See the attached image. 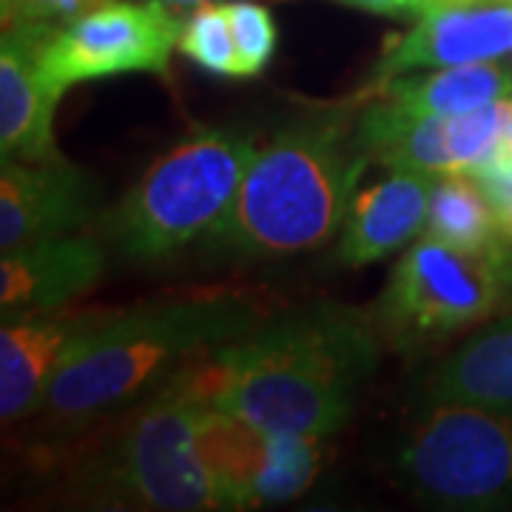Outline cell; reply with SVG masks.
I'll use <instances>...</instances> for the list:
<instances>
[{
    "mask_svg": "<svg viewBox=\"0 0 512 512\" xmlns=\"http://www.w3.org/2000/svg\"><path fill=\"white\" fill-rule=\"evenodd\" d=\"M259 325V311L239 293L111 311L86 333L46 390L40 416L52 430H83L128 410L180 370Z\"/></svg>",
    "mask_w": 512,
    "mask_h": 512,
    "instance_id": "7a4b0ae2",
    "label": "cell"
},
{
    "mask_svg": "<svg viewBox=\"0 0 512 512\" xmlns=\"http://www.w3.org/2000/svg\"><path fill=\"white\" fill-rule=\"evenodd\" d=\"M200 399L174 376L77 458L69 490L80 504L154 512L225 510L197 447Z\"/></svg>",
    "mask_w": 512,
    "mask_h": 512,
    "instance_id": "5b68a950",
    "label": "cell"
},
{
    "mask_svg": "<svg viewBox=\"0 0 512 512\" xmlns=\"http://www.w3.org/2000/svg\"><path fill=\"white\" fill-rule=\"evenodd\" d=\"M111 0H20L15 20L6 26H49V29H60L72 20L89 15L94 9L106 6Z\"/></svg>",
    "mask_w": 512,
    "mask_h": 512,
    "instance_id": "7402d4cb",
    "label": "cell"
},
{
    "mask_svg": "<svg viewBox=\"0 0 512 512\" xmlns=\"http://www.w3.org/2000/svg\"><path fill=\"white\" fill-rule=\"evenodd\" d=\"M100 185L86 171L55 160L0 163V251L66 237L100 220Z\"/></svg>",
    "mask_w": 512,
    "mask_h": 512,
    "instance_id": "9c48e42d",
    "label": "cell"
},
{
    "mask_svg": "<svg viewBox=\"0 0 512 512\" xmlns=\"http://www.w3.org/2000/svg\"><path fill=\"white\" fill-rule=\"evenodd\" d=\"M396 473L439 510L510 507L512 407L421 399L399 441Z\"/></svg>",
    "mask_w": 512,
    "mask_h": 512,
    "instance_id": "52a82bcc",
    "label": "cell"
},
{
    "mask_svg": "<svg viewBox=\"0 0 512 512\" xmlns=\"http://www.w3.org/2000/svg\"><path fill=\"white\" fill-rule=\"evenodd\" d=\"M507 52H512V3L433 6L384 52L367 94L402 74L484 63Z\"/></svg>",
    "mask_w": 512,
    "mask_h": 512,
    "instance_id": "8fae6325",
    "label": "cell"
},
{
    "mask_svg": "<svg viewBox=\"0 0 512 512\" xmlns=\"http://www.w3.org/2000/svg\"><path fill=\"white\" fill-rule=\"evenodd\" d=\"M111 311L3 313L0 328V419L3 427L37 416L46 390L74 345Z\"/></svg>",
    "mask_w": 512,
    "mask_h": 512,
    "instance_id": "30bf717a",
    "label": "cell"
},
{
    "mask_svg": "<svg viewBox=\"0 0 512 512\" xmlns=\"http://www.w3.org/2000/svg\"><path fill=\"white\" fill-rule=\"evenodd\" d=\"M498 160H507V163H512V117H510V123H507V128H504V137H501Z\"/></svg>",
    "mask_w": 512,
    "mask_h": 512,
    "instance_id": "d4e9b609",
    "label": "cell"
},
{
    "mask_svg": "<svg viewBox=\"0 0 512 512\" xmlns=\"http://www.w3.org/2000/svg\"><path fill=\"white\" fill-rule=\"evenodd\" d=\"M165 6H174V9H188V6H200V3H208V0H160Z\"/></svg>",
    "mask_w": 512,
    "mask_h": 512,
    "instance_id": "4316f807",
    "label": "cell"
},
{
    "mask_svg": "<svg viewBox=\"0 0 512 512\" xmlns=\"http://www.w3.org/2000/svg\"><path fill=\"white\" fill-rule=\"evenodd\" d=\"M345 6L362 9V12H373V15H416L433 9L439 0H339Z\"/></svg>",
    "mask_w": 512,
    "mask_h": 512,
    "instance_id": "cb8c5ba5",
    "label": "cell"
},
{
    "mask_svg": "<svg viewBox=\"0 0 512 512\" xmlns=\"http://www.w3.org/2000/svg\"><path fill=\"white\" fill-rule=\"evenodd\" d=\"M180 52L194 60L202 72L237 77V46L225 3L208 0L194 6V15L183 23Z\"/></svg>",
    "mask_w": 512,
    "mask_h": 512,
    "instance_id": "ffe728a7",
    "label": "cell"
},
{
    "mask_svg": "<svg viewBox=\"0 0 512 512\" xmlns=\"http://www.w3.org/2000/svg\"><path fill=\"white\" fill-rule=\"evenodd\" d=\"M180 35L183 23L160 0H111L55 29L40 60L66 89L117 74H165Z\"/></svg>",
    "mask_w": 512,
    "mask_h": 512,
    "instance_id": "ba28073f",
    "label": "cell"
},
{
    "mask_svg": "<svg viewBox=\"0 0 512 512\" xmlns=\"http://www.w3.org/2000/svg\"><path fill=\"white\" fill-rule=\"evenodd\" d=\"M356 111H311L256 151L228 217L208 245L237 259L313 251L342 231L370 154L356 137Z\"/></svg>",
    "mask_w": 512,
    "mask_h": 512,
    "instance_id": "3957f363",
    "label": "cell"
},
{
    "mask_svg": "<svg viewBox=\"0 0 512 512\" xmlns=\"http://www.w3.org/2000/svg\"><path fill=\"white\" fill-rule=\"evenodd\" d=\"M322 436H299V433H271L268 461L254 478L245 510L285 504L311 487L322 467Z\"/></svg>",
    "mask_w": 512,
    "mask_h": 512,
    "instance_id": "d6986e66",
    "label": "cell"
},
{
    "mask_svg": "<svg viewBox=\"0 0 512 512\" xmlns=\"http://www.w3.org/2000/svg\"><path fill=\"white\" fill-rule=\"evenodd\" d=\"M476 177L478 183L484 185V191L490 194L495 211H498V217H501L504 231L512 237V163L495 157L487 168L476 171Z\"/></svg>",
    "mask_w": 512,
    "mask_h": 512,
    "instance_id": "603a6c76",
    "label": "cell"
},
{
    "mask_svg": "<svg viewBox=\"0 0 512 512\" xmlns=\"http://www.w3.org/2000/svg\"><path fill=\"white\" fill-rule=\"evenodd\" d=\"M20 0H0V15H3V29L15 20V12H18Z\"/></svg>",
    "mask_w": 512,
    "mask_h": 512,
    "instance_id": "484cf974",
    "label": "cell"
},
{
    "mask_svg": "<svg viewBox=\"0 0 512 512\" xmlns=\"http://www.w3.org/2000/svg\"><path fill=\"white\" fill-rule=\"evenodd\" d=\"M384 109L402 117L464 114L512 97V74L493 60L447 66L430 74H402L370 94Z\"/></svg>",
    "mask_w": 512,
    "mask_h": 512,
    "instance_id": "9a60e30c",
    "label": "cell"
},
{
    "mask_svg": "<svg viewBox=\"0 0 512 512\" xmlns=\"http://www.w3.org/2000/svg\"><path fill=\"white\" fill-rule=\"evenodd\" d=\"M373 316L316 305L254 330L180 370L194 399L265 433H336L379 365Z\"/></svg>",
    "mask_w": 512,
    "mask_h": 512,
    "instance_id": "6da1fadb",
    "label": "cell"
},
{
    "mask_svg": "<svg viewBox=\"0 0 512 512\" xmlns=\"http://www.w3.org/2000/svg\"><path fill=\"white\" fill-rule=\"evenodd\" d=\"M427 234L461 248H484L512 239L476 174H439L430 197Z\"/></svg>",
    "mask_w": 512,
    "mask_h": 512,
    "instance_id": "ac0fdd59",
    "label": "cell"
},
{
    "mask_svg": "<svg viewBox=\"0 0 512 512\" xmlns=\"http://www.w3.org/2000/svg\"><path fill=\"white\" fill-rule=\"evenodd\" d=\"M225 6L237 46V77H256L265 72L279 43L274 18L254 0H231Z\"/></svg>",
    "mask_w": 512,
    "mask_h": 512,
    "instance_id": "44dd1931",
    "label": "cell"
},
{
    "mask_svg": "<svg viewBox=\"0 0 512 512\" xmlns=\"http://www.w3.org/2000/svg\"><path fill=\"white\" fill-rule=\"evenodd\" d=\"M433 185V174L396 168L382 183L359 191L339 231L336 262L362 268L404 248L427 225Z\"/></svg>",
    "mask_w": 512,
    "mask_h": 512,
    "instance_id": "5bb4252c",
    "label": "cell"
},
{
    "mask_svg": "<svg viewBox=\"0 0 512 512\" xmlns=\"http://www.w3.org/2000/svg\"><path fill=\"white\" fill-rule=\"evenodd\" d=\"M106 256L103 237L86 231L6 251L0 259V308L3 313L66 308L100 282Z\"/></svg>",
    "mask_w": 512,
    "mask_h": 512,
    "instance_id": "4fadbf2b",
    "label": "cell"
},
{
    "mask_svg": "<svg viewBox=\"0 0 512 512\" xmlns=\"http://www.w3.org/2000/svg\"><path fill=\"white\" fill-rule=\"evenodd\" d=\"M197 447L202 464L220 490L225 510H245L248 490L268 461L271 433L239 419L228 410L200 402L197 407Z\"/></svg>",
    "mask_w": 512,
    "mask_h": 512,
    "instance_id": "e0dca14e",
    "label": "cell"
},
{
    "mask_svg": "<svg viewBox=\"0 0 512 512\" xmlns=\"http://www.w3.org/2000/svg\"><path fill=\"white\" fill-rule=\"evenodd\" d=\"M55 29L12 26L0 43V154L3 160H55V114L66 86L46 72L40 52Z\"/></svg>",
    "mask_w": 512,
    "mask_h": 512,
    "instance_id": "7c38bea8",
    "label": "cell"
},
{
    "mask_svg": "<svg viewBox=\"0 0 512 512\" xmlns=\"http://www.w3.org/2000/svg\"><path fill=\"white\" fill-rule=\"evenodd\" d=\"M421 399L512 407V313L444 356L421 384Z\"/></svg>",
    "mask_w": 512,
    "mask_h": 512,
    "instance_id": "2e32d148",
    "label": "cell"
},
{
    "mask_svg": "<svg viewBox=\"0 0 512 512\" xmlns=\"http://www.w3.org/2000/svg\"><path fill=\"white\" fill-rule=\"evenodd\" d=\"M490 3H512V0H490Z\"/></svg>",
    "mask_w": 512,
    "mask_h": 512,
    "instance_id": "83f0119b",
    "label": "cell"
},
{
    "mask_svg": "<svg viewBox=\"0 0 512 512\" xmlns=\"http://www.w3.org/2000/svg\"><path fill=\"white\" fill-rule=\"evenodd\" d=\"M512 308V239L461 248L424 234L384 285L376 330L393 348L419 350Z\"/></svg>",
    "mask_w": 512,
    "mask_h": 512,
    "instance_id": "8992f818",
    "label": "cell"
},
{
    "mask_svg": "<svg viewBox=\"0 0 512 512\" xmlns=\"http://www.w3.org/2000/svg\"><path fill=\"white\" fill-rule=\"evenodd\" d=\"M256 151L245 128L197 126L97 220L100 237L131 262L168 259L194 239H208L228 217Z\"/></svg>",
    "mask_w": 512,
    "mask_h": 512,
    "instance_id": "277c9868",
    "label": "cell"
}]
</instances>
